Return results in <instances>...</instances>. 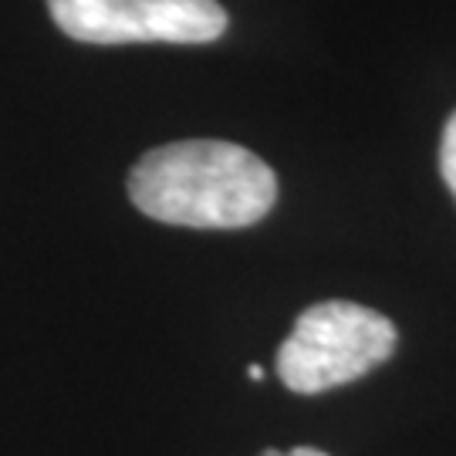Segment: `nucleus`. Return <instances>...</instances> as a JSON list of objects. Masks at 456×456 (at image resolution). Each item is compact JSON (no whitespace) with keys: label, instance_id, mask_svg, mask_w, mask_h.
Listing matches in <instances>:
<instances>
[{"label":"nucleus","instance_id":"1","mask_svg":"<svg viewBox=\"0 0 456 456\" xmlns=\"http://www.w3.org/2000/svg\"><path fill=\"white\" fill-rule=\"evenodd\" d=\"M129 200L173 227L237 230L274 210V169L224 139H186L146 152L129 173Z\"/></svg>","mask_w":456,"mask_h":456},{"label":"nucleus","instance_id":"5","mask_svg":"<svg viewBox=\"0 0 456 456\" xmlns=\"http://www.w3.org/2000/svg\"><path fill=\"white\" fill-rule=\"evenodd\" d=\"M261 456H328L322 450H314V446H297V450H288V453H277V450H267Z\"/></svg>","mask_w":456,"mask_h":456},{"label":"nucleus","instance_id":"6","mask_svg":"<svg viewBox=\"0 0 456 456\" xmlns=\"http://www.w3.org/2000/svg\"><path fill=\"white\" fill-rule=\"evenodd\" d=\"M247 375H250L254 382H261V379H264V369H261V365H250V369H247Z\"/></svg>","mask_w":456,"mask_h":456},{"label":"nucleus","instance_id":"3","mask_svg":"<svg viewBox=\"0 0 456 456\" xmlns=\"http://www.w3.org/2000/svg\"><path fill=\"white\" fill-rule=\"evenodd\" d=\"M48 11L82 45H210L230 24L216 0H48Z\"/></svg>","mask_w":456,"mask_h":456},{"label":"nucleus","instance_id":"4","mask_svg":"<svg viewBox=\"0 0 456 456\" xmlns=\"http://www.w3.org/2000/svg\"><path fill=\"white\" fill-rule=\"evenodd\" d=\"M440 173L450 193L456 200V112L446 118V129H443V142H440Z\"/></svg>","mask_w":456,"mask_h":456},{"label":"nucleus","instance_id":"2","mask_svg":"<svg viewBox=\"0 0 456 456\" xmlns=\"http://www.w3.org/2000/svg\"><path fill=\"white\" fill-rule=\"evenodd\" d=\"M395 325L355 301H322L297 314L277 348V375L297 395L355 382L395 352Z\"/></svg>","mask_w":456,"mask_h":456}]
</instances>
